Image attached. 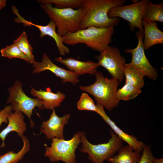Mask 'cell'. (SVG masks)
<instances>
[{
  "label": "cell",
  "instance_id": "4316f807",
  "mask_svg": "<svg viewBox=\"0 0 163 163\" xmlns=\"http://www.w3.org/2000/svg\"><path fill=\"white\" fill-rule=\"evenodd\" d=\"M77 107L80 110L94 111L97 113L98 110L93 99L85 93H82L77 103Z\"/></svg>",
  "mask_w": 163,
  "mask_h": 163
},
{
  "label": "cell",
  "instance_id": "1f68e13d",
  "mask_svg": "<svg viewBox=\"0 0 163 163\" xmlns=\"http://www.w3.org/2000/svg\"><path fill=\"white\" fill-rule=\"evenodd\" d=\"M138 0H132L131 2H133V3H136L138 2Z\"/></svg>",
  "mask_w": 163,
  "mask_h": 163
},
{
  "label": "cell",
  "instance_id": "7a4b0ae2",
  "mask_svg": "<svg viewBox=\"0 0 163 163\" xmlns=\"http://www.w3.org/2000/svg\"><path fill=\"white\" fill-rule=\"evenodd\" d=\"M114 31L113 26L106 28L89 27L66 34L62 36L63 42L72 46L84 43L92 50L101 53L109 46Z\"/></svg>",
  "mask_w": 163,
  "mask_h": 163
},
{
  "label": "cell",
  "instance_id": "6da1fadb",
  "mask_svg": "<svg viewBox=\"0 0 163 163\" xmlns=\"http://www.w3.org/2000/svg\"><path fill=\"white\" fill-rule=\"evenodd\" d=\"M125 0H84L81 7L85 11L80 24V29L93 26L106 28L117 25L119 18L108 17L107 14L112 8L123 5Z\"/></svg>",
  "mask_w": 163,
  "mask_h": 163
},
{
  "label": "cell",
  "instance_id": "7c38bea8",
  "mask_svg": "<svg viewBox=\"0 0 163 163\" xmlns=\"http://www.w3.org/2000/svg\"><path fill=\"white\" fill-rule=\"evenodd\" d=\"M17 17L14 20L18 23H22L25 26H34L36 27L40 31V36L43 38L45 36H49L52 38L56 43L60 55L64 56L69 54L70 49L66 46L63 42L62 36L59 35L56 30V26L54 22L51 20L48 24L45 26L37 24L30 21L25 20L19 13L16 14Z\"/></svg>",
  "mask_w": 163,
  "mask_h": 163
},
{
  "label": "cell",
  "instance_id": "52a82bcc",
  "mask_svg": "<svg viewBox=\"0 0 163 163\" xmlns=\"http://www.w3.org/2000/svg\"><path fill=\"white\" fill-rule=\"evenodd\" d=\"M22 86V84L19 81L14 82L8 89L9 95L6 102L10 104L12 110L20 111L27 116L30 120L31 126L33 127L34 123L31 119V117L33 110L36 107L41 110L44 109L43 101L28 96L23 90Z\"/></svg>",
  "mask_w": 163,
  "mask_h": 163
},
{
  "label": "cell",
  "instance_id": "f1b7e54d",
  "mask_svg": "<svg viewBox=\"0 0 163 163\" xmlns=\"http://www.w3.org/2000/svg\"><path fill=\"white\" fill-rule=\"evenodd\" d=\"M12 111L11 106L8 105L0 111V127L4 123H8V117L12 112Z\"/></svg>",
  "mask_w": 163,
  "mask_h": 163
},
{
  "label": "cell",
  "instance_id": "5bb4252c",
  "mask_svg": "<svg viewBox=\"0 0 163 163\" xmlns=\"http://www.w3.org/2000/svg\"><path fill=\"white\" fill-rule=\"evenodd\" d=\"M96 105L98 110L97 113L109 125L120 139L126 142L129 145L135 149L140 152L142 151L143 147L145 145L144 143L142 141H138L136 137L133 135H129L124 132L117 126L115 123L106 114L104 110V107L102 105L97 103Z\"/></svg>",
  "mask_w": 163,
  "mask_h": 163
},
{
  "label": "cell",
  "instance_id": "ba28073f",
  "mask_svg": "<svg viewBox=\"0 0 163 163\" xmlns=\"http://www.w3.org/2000/svg\"><path fill=\"white\" fill-rule=\"evenodd\" d=\"M149 0H142L129 5H122L112 8L108 11V17L110 18H121L129 23L130 30L135 28L144 32L142 18L145 6Z\"/></svg>",
  "mask_w": 163,
  "mask_h": 163
},
{
  "label": "cell",
  "instance_id": "8992f818",
  "mask_svg": "<svg viewBox=\"0 0 163 163\" xmlns=\"http://www.w3.org/2000/svg\"><path fill=\"white\" fill-rule=\"evenodd\" d=\"M50 146L45 147L44 154L52 162L62 161L64 163H76L75 151L81 143L79 132L69 140L54 138Z\"/></svg>",
  "mask_w": 163,
  "mask_h": 163
},
{
  "label": "cell",
  "instance_id": "d6a6232c",
  "mask_svg": "<svg viewBox=\"0 0 163 163\" xmlns=\"http://www.w3.org/2000/svg\"><path fill=\"white\" fill-rule=\"evenodd\" d=\"M0 148H1V147H0Z\"/></svg>",
  "mask_w": 163,
  "mask_h": 163
},
{
  "label": "cell",
  "instance_id": "ac0fdd59",
  "mask_svg": "<svg viewBox=\"0 0 163 163\" xmlns=\"http://www.w3.org/2000/svg\"><path fill=\"white\" fill-rule=\"evenodd\" d=\"M30 94L36 98L43 101L44 109L53 110L59 107L65 99L66 96L63 93L58 91L54 93L49 91L39 90L32 88Z\"/></svg>",
  "mask_w": 163,
  "mask_h": 163
},
{
  "label": "cell",
  "instance_id": "e0dca14e",
  "mask_svg": "<svg viewBox=\"0 0 163 163\" xmlns=\"http://www.w3.org/2000/svg\"><path fill=\"white\" fill-rule=\"evenodd\" d=\"M144 38L143 45L145 50H147L157 44H163V32L160 30L156 22L142 20Z\"/></svg>",
  "mask_w": 163,
  "mask_h": 163
},
{
  "label": "cell",
  "instance_id": "9c48e42d",
  "mask_svg": "<svg viewBox=\"0 0 163 163\" xmlns=\"http://www.w3.org/2000/svg\"><path fill=\"white\" fill-rule=\"evenodd\" d=\"M99 66L105 68L112 78L121 82L123 79V70L126 60L121 54L120 49L109 46L95 56Z\"/></svg>",
  "mask_w": 163,
  "mask_h": 163
},
{
  "label": "cell",
  "instance_id": "277c9868",
  "mask_svg": "<svg viewBox=\"0 0 163 163\" xmlns=\"http://www.w3.org/2000/svg\"><path fill=\"white\" fill-rule=\"evenodd\" d=\"M42 8L57 27V33L63 36L67 33L80 30V24L85 11L81 7L75 10L72 8H58L51 4H42Z\"/></svg>",
  "mask_w": 163,
  "mask_h": 163
},
{
  "label": "cell",
  "instance_id": "484cf974",
  "mask_svg": "<svg viewBox=\"0 0 163 163\" xmlns=\"http://www.w3.org/2000/svg\"><path fill=\"white\" fill-rule=\"evenodd\" d=\"M1 56L10 59L13 58L21 59L29 62L27 56L14 43L7 46L0 50Z\"/></svg>",
  "mask_w": 163,
  "mask_h": 163
},
{
  "label": "cell",
  "instance_id": "5b68a950",
  "mask_svg": "<svg viewBox=\"0 0 163 163\" xmlns=\"http://www.w3.org/2000/svg\"><path fill=\"white\" fill-rule=\"evenodd\" d=\"M111 138L107 143L94 145L87 139L85 133L79 132L82 148L79 151L88 154L90 161L93 163H104L113 156L123 145V141L112 130H110Z\"/></svg>",
  "mask_w": 163,
  "mask_h": 163
},
{
  "label": "cell",
  "instance_id": "603a6c76",
  "mask_svg": "<svg viewBox=\"0 0 163 163\" xmlns=\"http://www.w3.org/2000/svg\"><path fill=\"white\" fill-rule=\"evenodd\" d=\"M28 58L29 62L33 64L35 62L33 54V49L28 40L27 34L23 31L14 43Z\"/></svg>",
  "mask_w": 163,
  "mask_h": 163
},
{
  "label": "cell",
  "instance_id": "44dd1931",
  "mask_svg": "<svg viewBox=\"0 0 163 163\" xmlns=\"http://www.w3.org/2000/svg\"><path fill=\"white\" fill-rule=\"evenodd\" d=\"M142 20L163 23V2L153 3L149 1L145 9Z\"/></svg>",
  "mask_w": 163,
  "mask_h": 163
},
{
  "label": "cell",
  "instance_id": "4dcf8cb0",
  "mask_svg": "<svg viewBox=\"0 0 163 163\" xmlns=\"http://www.w3.org/2000/svg\"><path fill=\"white\" fill-rule=\"evenodd\" d=\"M153 163H163V158H155Z\"/></svg>",
  "mask_w": 163,
  "mask_h": 163
},
{
  "label": "cell",
  "instance_id": "7402d4cb",
  "mask_svg": "<svg viewBox=\"0 0 163 163\" xmlns=\"http://www.w3.org/2000/svg\"><path fill=\"white\" fill-rule=\"evenodd\" d=\"M123 73L126 78L125 83L140 89L144 86V77L145 75L133 67L124 65Z\"/></svg>",
  "mask_w": 163,
  "mask_h": 163
},
{
  "label": "cell",
  "instance_id": "4fadbf2b",
  "mask_svg": "<svg viewBox=\"0 0 163 163\" xmlns=\"http://www.w3.org/2000/svg\"><path fill=\"white\" fill-rule=\"evenodd\" d=\"M52 110L49 119L42 122L40 131L49 139L55 138L64 139V128L68 123L70 115L67 114L59 117L56 114L55 109Z\"/></svg>",
  "mask_w": 163,
  "mask_h": 163
},
{
  "label": "cell",
  "instance_id": "2e32d148",
  "mask_svg": "<svg viewBox=\"0 0 163 163\" xmlns=\"http://www.w3.org/2000/svg\"><path fill=\"white\" fill-rule=\"evenodd\" d=\"M7 126L0 132V139L2 142L0 147L5 146V141L8 134L12 131L16 132L20 138H22L27 129V126L24 121L23 113L18 111H14L8 117Z\"/></svg>",
  "mask_w": 163,
  "mask_h": 163
},
{
  "label": "cell",
  "instance_id": "3957f363",
  "mask_svg": "<svg viewBox=\"0 0 163 163\" xmlns=\"http://www.w3.org/2000/svg\"><path fill=\"white\" fill-rule=\"evenodd\" d=\"M94 75L96 80L94 83L87 86H80L79 88L92 95L97 103L111 111L119 104L120 101L116 97L119 82L113 78L104 77L100 72H97Z\"/></svg>",
  "mask_w": 163,
  "mask_h": 163
},
{
  "label": "cell",
  "instance_id": "9a60e30c",
  "mask_svg": "<svg viewBox=\"0 0 163 163\" xmlns=\"http://www.w3.org/2000/svg\"><path fill=\"white\" fill-rule=\"evenodd\" d=\"M55 60L65 65L69 71L75 72L78 76L85 74L94 75L97 72V69L100 66L97 62L88 61H82L72 57L63 59L57 57Z\"/></svg>",
  "mask_w": 163,
  "mask_h": 163
},
{
  "label": "cell",
  "instance_id": "cb8c5ba5",
  "mask_svg": "<svg viewBox=\"0 0 163 163\" xmlns=\"http://www.w3.org/2000/svg\"><path fill=\"white\" fill-rule=\"evenodd\" d=\"M141 92V89L125 83L122 88L117 90L116 97L120 101L121 100L127 101L135 98Z\"/></svg>",
  "mask_w": 163,
  "mask_h": 163
},
{
  "label": "cell",
  "instance_id": "30bf717a",
  "mask_svg": "<svg viewBox=\"0 0 163 163\" xmlns=\"http://www.w3.org/2000/svg\"><path fill=\"white\" fill-rule=\"evenodd\" d=\"M144 32L139 30L136 33L138 40L136 47L134 49H127L125 50L126 53L132 55L130 62L124 65L133 67L142 72L145 76L153 80H156L158 77L157 70L150 64L146 57L143 45Z\"/></svg>",
  "mask_w": 163,
  "mask_h": 163
},
{
  "label": "cell",
  "instance_id": "8fae6325",
  "mask_svg": "<svg viewBox=\"0 0 163 163\" xmlns=\"http://www.w3.org/2000/svg\"><path fill=\"white\" fill-rule=\"evenodd\" d=\"M33 74L49 70L59 77L63 83L69 82L75 85L79 81L78 75L74 72L61 68L54 63L46 53L42 55L41 62L35 61L33 64Z\"/></svg>",
  "mask_w": 163,
  "mask_h": 163
},
{
  "label": "cell",
  "instance_id": "d4e9b609",
  "mask_svg": "<svg viewBox=\"0 0 163 163\" xmlns=\"http://www.w3.org/2000/svg\"><path fill=\"white\" fill-rule=\"evenodd\" d=\"M84 0H38L37 2L42 4H54L58 8H77L81 7Z\"/></svg>",
  "mask_w": 163,
  "mask_h": 163
},
{
  "label": "cell",
  "instance_id": "f546056e",
  "mask_svg": "<svg viewBox=\"0 0 163 163\" xmlns=\"http://www.w3.org/2000/svg\"><path fill=\"white\" fill-rule=\"evenodd\" d=\"M6 0H0V10L6 5Z\"/></svg>",
  "mask_w": 163,
  "mask_h": 163
},
{
  "label": "cell",
  "instance_id": "83f0119b",
  "mask_svg": "<svg viewBox=\"0 0 163 163\" xmlns=\"http://www.w3.org/2000/svg\"><path fill=\"white\" fill-rule=\"evenodd\" d=\"M142 150V153L137 163H153L155 158L152 153L150 146L145 144Z\"/></svg>",
  "mask_w": 163,
  "mask_h": 163
},
{
  "label": "cell",
  "instance_id": "ffe728a7",
  "mask_svg": "<svg viewBox=\"0 0 163 163\" xmlns=\"http://www.w3.org/2000/svg\"><path fill=\"white\" fill-rule=\"evenodd\" d=\"M23 145L21 149L17 153L9 151L0 155V163H17L21 160L24 155L30 149V144L28 138L25 136L22 138Z\"/></svg>",
  "mask_w": 163,
  "mask_h": 163
},
{
  "label": "cell",
  "instance_id": "d6986e66",
  "mask_svg": "<svg viewBox=\"0 0 163 163\" xmlns=\"http://www.w3.org/2000/svg\"><path fill=\"white\" fill-rule=\"evenodd\" d=\"M118 154L107 160L111 163H137L141 152L129 145L122 146L118 150Z\"/></svg>",
  "mask_w": 163,
  "mask_h": 163
}]
</instances>
